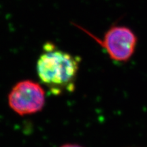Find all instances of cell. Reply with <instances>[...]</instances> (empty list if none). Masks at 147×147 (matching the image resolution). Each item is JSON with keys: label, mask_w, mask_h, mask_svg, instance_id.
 <instances>
[{"label": "cell", "mask_w": 147, "mask_h": 147, "mask_svg": "<svg viewBox=\"0 0 147 147\" xmlns=\"http://www.w3.org/2000/svg\"><path fill=\"white\" fill-rule=\"evenodd\" d=\"M80 62L78 57L47 43L37 61V73L42 83L53 95L71 93L75 89Z\"/></svg>", "instance_id": "obj_1"}, {"label": "cell", "mask_w": 147, "mask_h": 147, "mask_svg": "<svg viewBox=\"0 0 147 147\" xmlns=\"http://www.w3.org/2000/svg\"><path fill=\"white\" fill-rule=\"evenodd\" d=\"M45 104V90L40 84L32 80L18 82L8 95L10 108L21 116L38 113L42 110Z\"/></svg>", "instance_id": "obj_2"}, {"label": "cell", "mask_w": 147, "mask_h": 147, "mask_svg": "<svg viewBox=\"0 0 147 147\" xmlns=\"http://www.w3.org/2000/svg\"><path fill=\"white\" fill-rule=\"evenodd\" d=\"M100 45L105 49L111 59L119 62L127 61L135 52L137 45V37L129 27L114 25L108 29L104 39H97Z\"/></svg>", "instance_id": "obj_3"}, {"label": "cell", "mask_w": 147, "mask_h": 147, "mask_svg": "<svg viewBox=\"0 0 147 147\" xmlns=\"http://www.w3.org/2000/svg\"><path fill=\"white\" fill-rule=\"evenodd\" d=\"M60 147H82V146L77 144H65L62 145V146Z\"/></svg>", "instance_id": "obj_4"}]
</instances>
